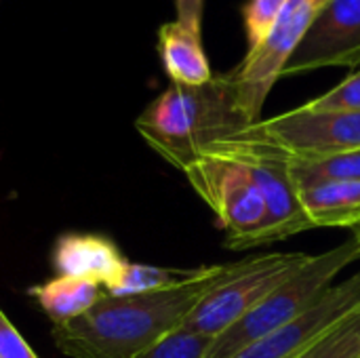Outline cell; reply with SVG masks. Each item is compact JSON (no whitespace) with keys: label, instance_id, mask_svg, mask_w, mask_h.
<instances>
[{"label":"cell","instance_id":"cell-1","mask_svg":"<svg viewBox=\"0 0 360 358\" xmlns=\"http://www.w3.org/2000/svg\"><path fill=\"white\" fill-rule=\"evenodd\" d=\"M240 266L238 262L188 272L171 287L137 295H103L80 317L55 325V346L72 358H137L179 331L198 302Z\"/></svg>","mask_w":360,"mask_h":358},{"label":"cell","instance_id":"cell-2","mask_svg":"<svg viewBox=\"0 0 360 358\" xmlns=\"http://www.w3.org/2000/svg\"><path fill=\"white\" fill-rule=\"evenodd\" d=\"M255 122L232 74H221L198 87L171 82L141 112L135 127L154 152L186 171L211 146Z\"/></svg>","mask_w":360,"mask_h":358},{"label":"cell","instance_id":"cell-3","mask_svg":"<svg viewBox=\"0 0 360 358\" xmlns=\"http://www.w3.org/2000/svg\"><path fill=\"white\" fill-rule=\"evenodd\" d=\"M190 186L215 213L234 251L266 245L268 207L249 165L226 143L211 146L186 171Z\"/></svg>","mask_w":360,"mask_h":358},{"label":"cell","instance_id":"cell-4","mask_svg":"<svg viewBox=\"0 0 360 358\" xmlns=\"http://www.w3.org/2000/svg\"><path fill=\"white\" fill-rule=\"evenodd\" d=\"M356 260H360V249L354 238L321 255H312L295 276H291L285 285L262 300L236 325L217 335L211 342L205 358H230L251 342L285 329L308 310H312L319 300L333 287L335 276Z\"/></svg>","mask_w":360,"mask_h":358},{"label":"cell","instance_id":"cell-5","mask_svg":"<svg viewBox=\"0 0 360 358\" xmlns=\"http://www.w3.org/2000/svg\"><path fill=\"white\" fill-rule=\"evenodd\" d=\"M310 257L306 253H270L240 260L238 270L198 302L181 329L215 340L295 276Z\"/></svg>","mask_w":360,"mask_h":358},{"label":"cell","instance_id":"cell-6","mask_svg":"<svg viewBox=\"0 0 360 358\" xmlns=\"http://www.w3.org/2000/svg\"><path fill=\"white\" fill-rule=\"evenodd\" d=\"M238 135L272 146L289 158H323L360 148V112H310L300 106Z\"/></svg>","mask_w":360,"mask_h":358},{"label":"cell","instance_id":"cell-7","mask_svg":"<svg viewBox=\"0 0 360 358\" xmlns=\"http://www.w3.org/2000/svg\"><path fill=\"white\" fill-rule=\"evenodd\" d=\"M325 2L327 0H289L266 40L255 51L247 53L240 65L230 72L240 89L247 110L257 122L262 120L266 97L276 80L283 78V68L300 46Z\"/></svg>","mask_w":360,"mask_h":358},{"label":"cell","instance_id":"cell-8","mask_svg":"<svg viewBox=\"0 0 360 358\" xmlns=\"http://www.w3.org/2000/svg\"><path fill=\"white\" fill-rule=\"evenodd\" d=\"M221 143L232 148L249 165L251 173L255 175L262 188L268 207L266 245L312 230V224L304 213L300 190L291 175V162L287 154L272 146L247 139L243 135H234L230 139H224Z\"/></svg>","mask_w":360,"mask_h":358},{"label":"cell","instance_id":"cell-9","mask_svg":"<svg viewBox=\"0 0 360 358\" xmlns=\"http://www.w3.org/2000/svg\"><path fill=\"white\" fill-rule=\"evenodd\" d=\"M321 68H360V0H327L283 76Z\"/></svg>","mask_w":360,"mask_h":358},{"label":"cell","instance_id":"cell-10","mask_svg":"<svg viewBox=\"0 0 360 358\" xmlns=\"http://www.w3.org/2000/svg\"><path fill=\"white\" fill-rule=\"evenodd\" d=\"M360 308V272L333 285L304 317L249 346L230 358H297L321 335Z\"/></svg>","mask_w":360,"mask_h":358},{"label":"cell","instance_id":"cell-11","mask_svg":"<svg viewBox=\"0 0 360 358\" xmlns=\"http://www.w3.org/2000/svg\"><path fill=\"white\" fill-rule=\"evenodd\" d=\"M304 213L312 228L360 226V181L300 179L295 181Z\"/></svg>","mask_w":360,"mask_h":358},{"label":"cell","instance_id":"cell-12","mask_svg":"<svg viewBox=\"0 0 360 358\" xmlns=\"http://www.w3.org/2000/svg\"><path fill=\"white\" fill-rule=\"evenodd\" d=\"M158 53L173 84L198 87L213 78L209 59L202 49L200 32L175 21L158 30Z\"/></svg>","mask_w":360,"mask_h":358},{"label":"cell","instance_id":"cell-13","mask_svg":"<svg viewBox=\"0 0 360 358\" xmlns=\"http://www.w3.org/2000/svg\"><path fill=\"white\" fill-rule=\"evenodd\" d=\"M127 264L120 251L99 236H63L55 247L59 274L82 276L105 287Z\"/></svg>","mask_w":360,"mask_h":358},{"label":"cell","instance_id":"cell-14","mask_svg":"<svg viewBox=\"0 0 360 358\" xmlns=\"http://www.w3.org/2000/svg\"><path fill=\"white\" fill-rule=\"evenodd\" d=\"M30 293L36 298V302L49 314L55 327L93 308L105 295V289L91 279L59 274L57 279L30 289Z\"/></svg>","mask_w":360,"mask_h":358},{"label":"cell","instance_id":"cell-15","mask_svg":"<svg viewBox=\"0 0 360 358\" xmlns=\"http://www.w3.org/2000/svg\"><path fill=\"white\" fill-rule=\"evenodd\" d=\"M188 272L181 270H169L158 266H143V264H131L127 262L120 272L103 287L108 295H137V293H150L165 287L175 285L181 281Z\"/></svg>","mask_w":360,"mask_h":358},{"label":"cell","instance_id":"cell-16","mask_svg":"<svg viewBox=\"0 0 360 358\" xmlns=\"http://www.w3.org/2000/svg\"><path fill=\"white\" fill-rule=\"evenodd\" d=\"M291 175L300 179H352L360 181V148L323 156V158H289Z\"/></svg>","mask_w":360,"mask_h":358},{"label":"cell","instance_id":"cell-17","mask_svg":"<svg viewBox=\"0 0 360 358\" xmlns=\"http://www.w3.org/2000/svg\"><path fill=\"white\" fill-rule=\"evenodd\" d=\"M297 358H360V308L331 327Z\"/></svg>","mask_w":360,"mask_h":358},{"label":"cell","instance_id":"cell-18","mask_svg":"<svg viewBox=\"0 0 360 358\" xmlns=\"http://www.w3.org/2000/svg\"><path fill=\"white\" fill-rule=\"evenodd\" d=\"M287 2L289 0H249L245 4L243 19H245L247 42H249L247 53L255 51L266 40V36L270 34L272 25L276 23Z\"/></svg>","mask_w":360,"mask_h":358},{"label":"cell","instance_id":"cell-19","mask_svg":"<svg viewBox=\"0 0 360 358\" xmlns=\"http://www.w3.org/2000/svg\"><path fill=\"white\" fill-rule=\"evenodd\" d=\"M302 108L310 112H360V68L325 95L310 99Z\"/></svg>","mask_w":360,"mask_h":358},{"label":"cell","instance_id":"cell-20","mask_svg":"<svg viewBox=\"0 0 360 358\" xmlns=\"http://www.w3.org/2000/svg\"><path fill=\"white\" fill-rule=\"evenodd\" d=\"M211 342L213 340L205 335L179 329L167 340H162L158 346H154L152 350L139 354L137 358H205Z\"/></svg>","mask_w":360,"mask_h":358},{"label":"cell","instance_id":"cell-21","mask_svg":"<svg viewBox=\"0 0 360 358\" xmlns=\"http://www.w3.org/2000/svg\"><path fill=\"white\" fill-rule=\"evenodd\" d=\"M0 358H38L0 310Z\"/></svg>","mask_w":360,"mask_h":358},{"label":"cell","instance_id":"cell-22","mask_svg":"<svg viewBox=\"0 0 360 358\" xmlns=\"http://www.w3.org/2000/svg\"><path fill=\"white\" fill-rule=\"evenodd\" d=\"M175 11H177L179 23L192 27L194 32H200L205 0H175Z\"/></svg>","mask_w":360,"mask_h":358},{"label":"cell","instance_id":"cell-23","mask_svg":"<svg viewBox=\"0 0 360 358\" xmlns=\"http://www.w3.org/2000/svg\"><path fill=\"white\" fill-rule=\"evenodd\" d=\"M352 238L356 241V245H359V249H360V226H356V228L352 230Z\"/></svg>","mask_w":360,"mask_h":358}]
</instances>
